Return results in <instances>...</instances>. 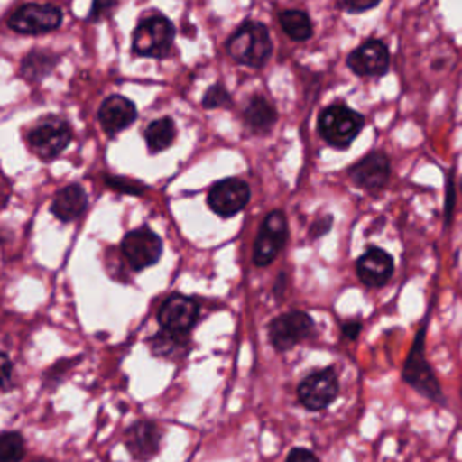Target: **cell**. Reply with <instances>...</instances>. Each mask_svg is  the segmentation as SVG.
<instances>
[{
  "mask_svg": "<svg viewBox=\"0 0 462 462\" xmlns=\"http://www.w3.org/2000/svg\"><path fill=\"white\" fill-rule=\"evenodd\" d=\"M226 51L240 65H265L273 52V43L267 27L260 22H244L227 40Z\"/></svg>",
  "mask_w": 462,
  "mask_h": 462,
  "instance_id": "obj_1",
  "label": "cell"
},
{
  "mask_svg": "<svg viewBox=\"0 0 462 462\" xmlns=\"http://www.w3.org/2000/svg\"><path fill=\"white\" fill-rule=\"evenodd\" d=\"M424 334H426V325L422 323V327L419 328V332L415 336V343L406 357V363L402 368V377L420 395L428 397L430 401H433L437 404H444V393L439 384V379H437L435 372L431 370L430 363L426 361Z\"/></svg>",
  "mask_w": 462,
  "mask_h": 462,
  "instance_id": "obj_2",
  "label": "cell"
},
{
  "mask_svg": "<svg viewBox=\"0 0 462 462\" xmlns=\"http://www.w3.org/2000/svg\"><path fill=\"white\" fill-rule=\"evenodd\" d=\"M365 119L346 105H330L318 117L321 137L334 148H348L363 130Z\"/></svg>",
  "mask_w": 462,
  "mask_h": 462,
  "instance_id": "obj_3",
  "label": "cell"
},
{
  "mask_svg": "<svg viewBox=\"0 0 462 462\" xmlns=\"http://www.w3.org/2000/svg\"><path fill=\"white\" fill-rule=\"evenodd\" d=\"M175 38L173 23L162 14H152L141 20L132 36L134 52L150 58H166Z\"/></svg>",
  "mask_w": 462,
  "mask_h": 462,
  "instance_id": "obj_4",
  "label": "cell"
},
{
  "mask_svg": "<svg viewBox=\"0 0 462 462\" xmlns=\"http://www.w3.org/2000/svg\"><path fill=\"white\" fill-rule=\"evenodd\" d=\"M72 139L70 126L60 117H45L29 130L27 144L43 161L58 157Z\"/></svg>",
  "mask_w": 462,
  "mask_h": 462,
  "instance_id": "obj_5",
  "label": "cell"
},
{
  "mask_svg": "<svg viewBox=\"0 0 462 462\" xmlns=\"http://www.w3.org/2000/svg\"><path fill=\"white\" fill-rule=\"evenodd\" d=\"M287 240V218L282 209H273L260 224L254 245L253 262L258 267L269 265L276 260Z\"/></svg>",
  "mask_w": 462,
  "mask_h": 462,
  "instance_id": "obj_6",
  "label": "cell"
},
{
  "mask_svg": "<svg viewBox=\"0 0 462 462\" xmlns=\"http://www.w3.org/2000/svg\"><path fill=\"white\" fill-rule=\"evenodd\" d=\"M312 330L314 321L303 310H289L285 314H280L267 327L271 345L278 352H285L294 345L301 343L312 334Z\"/></svg>",
  "mask_w": 462,
  "mask_h": 462,
  "instance_id": "obj_7",
  "label": "cell"
},
{
  "mask_svg": "<svg viewBox=\"0 0 462 462\" xmlns=\"http://www.w3.org/2000/svg\"><path fill=\"white\" fill-rule=\"evenodd\" d=\"M121 253L134 271H143L159 262L162 254V240L150 227H137L125 235Z\"/></svg>",
  "mask_w": 462,
  "mask_h": 462,
  "instance_id": "obj_8",
  "label": "cell"
},
{
  "mask_svg": "<svg viewBox=\"0 0 462 462\" xmlns=\"http://www.w3.org/2000/svg\"><path fill=\"white\" fill-rule=\"evenodd\" d=\"M7 23L22 34H42L60 27L61 11L51 4H27L11 14Z\"/></svg>",
  "mask_w": 462,
  "mask_h": 462,
  "instance_id": "obj_9",
  "label": "cell"
},
{
  "mask_svg": "<svg viewBox=\"0 0 462 462\" xmlns=\"http://www.w3.org/2000/svg\"><path fill=\"white\" fill-rule=\"evenodd\" d=\"M197 318L199 303L193 298L182 294L168 296L157 312V319L162 330L177 336H186L197 323Z\"/></svg>",
  "mask_w": 462,
  "mask_h": 462,
  "instance_id": "obj_10",
  "label": "cell"
},
{
  "mask_svg": "<svg viewBox=\"0 0 462 462\" xmlns=\"http://www.w3.org/2000/svg\"><path fill=\"white\" fill-rule=\"evenodd\" d=\"M339 392L337 375L332 368H325L307 375L298 386L300 402L312 411L327 408Z\"/></svg>",
  "mask_w": 462,
  "mask_h": 462,
  "instance_id": "obj_11",
  "label": "cell"
},
{
  "mask_svg": "<svg viewBox=\"0 0 462 462\" xmlns=\"http://www.w3.org/2000/svg\"><path fill=\"white\" fill-rule=\"evenodd\" d=\"M251 197L247 182L236 177L222 179L209 188L208 206L220 217H233L242 211Z\"/></svg>",
  "mask_w": 462,
  "mask_h": 462,
  "instance_id": "obj_12",
  "label": "cell"
},
{
  "mask_svg": "<svg viewBox=\"0 0 462 462\" xmlns=\"http://www.w3.org/2000/svg\"><path fill=\"white\" fill-rule=\"evenodd\" d=\"M346 65L357 76H383L390 67V51L384 42L372 38L348 54Z\"/></svg>",
  "mask_w": 462,
  "mask_h": 462,
  "instance_id": "obj_13",
  "label": "cell"
},
{
  "mask_svg": "<svg viewBox=\"0 0 462 462\" xmlns=\"http://www.w3.org/2000/svg\"><path fill=\"white\" fill-rule=\"evenodd\" d=\"M350 179L365 191L383 189L390 179V161L383 152H370L350 168Z\"/></svg>",
  "mask_w": 462,
  "mask_h": 462,
  "instance_id": "obj_14",
  "label": "cell"
},
{
  "mask_svg": "<svg viewBox=\"0 0 462 462\" xmlns=\"http://www.w3.org/2000/svg\"><path fill=\"white\" fill-rule=\"evenodd\" d=\"M161 437H162V431L157 424L150 420H139L128 428L125 444L135 460L144 462L153 458L159 453Z\"/></svg>",
  "mask_w": 462,
  "mask_h": 462,
  "instance_id": "obj_15",
  "label": "cell"
},
{
  "mask_svg": "<svg viewBox=\"0 0 462 462\" xmlns=\"http://www.w3.org/2000/svg\"><path fill=\"white\" fill-rule=\"evenodd\" d=\"M359 280L368 287L384 285L393 274V260L381 247H368L356 262Z\"/></svg>",
  "mask_w": 462,
  "mask_h": 462,
  "instance_id": "obj_16",
  "label": "cell"
},
{
  "mask_svg": "<svg viewBox=\"0 0 462 462\" xmlns=\"http://www.w3.org/2000/svg\"><path fill=\"white\" fill-rule=\"evenodd\" d=\"M135 117H137L135 105L128 97L119 96V94L108 96L101 103L99 112H97V119L108 135H114L117 132L125 130L126 126H130L135 121Z\"/></svg>",
  "mask_w": 462,
  "mask_h": 462,
  "instance_id": "obj_17",
  "label": "cell"
},
{
  "mask_svg": "<svg viewBox=\"0 0 462 462\" xmlns=\"http://www.w3.org/2000/svg\"><path fill=\"white\" fill-rule=\"evenodd\" d=\"M87 193L79 184H69L61 188L51 204V211L61 222L76 220L87 209Z\"/></svg>",
  "mask_w": 462,
  "mask_h": 462,
  "instance_id": "obj_18",
  "label": "cell"
},
{
  "mask_svg": "<svg viewBox=\"0 0 462 462\" xmlns=\"http://www.w3.org/2000/svg\"><path fill=\"white\" fill-rule=\"evenodd\" d=\"M276 108L263 96H254L244 110V121L254 134H267L276 123Z\"/></svg>",
  "mask_w": 462,
  "mask_h": 462,
  "instance_id": "obj_19",
  "label": "cell"
},
{
  "mask_svg": "<svg viewBox=\"0 0 462 462\" xmlns=\"http://www.w3.org/2000/svg\"><path fill=\"white\" fill-rule=\"evenodd\" d=\"M175 123L170 117H161L157 121H152L144 130V139L148 144V150L152 153L166 150L173 139H175Z\"/></svg>",
  "mask_w": 462,
  "mask_h": 462,
  "instance_id": "obj_20",
  "label": "cell"
},
{
  "mask_svg": "<svg viewBox=\"0 0 462 462\" xmlns=\"http://www.w3.org/2000/svg\"><path fill=\"white\" fill-rule=\"evenodd\" d=\"M280 25L294 42H305L312 36V22L309 14L300 9H285L280 13Z\"/></svg>",
  "mask_w": 462,
  "mask_h": 462,
  "instance_id": "obj_21",
  "label": "cell"
},
{
  "mask_svg": "<svg viewBox=\"0 0 462 462\" xmlns=\"http://www.w3.org/2000/svg\"><path fill=\"white\" fill-rule=\"evenodd\" d=\"M56 65V56L52 54H47V52H42V51H34V52H29L23 61H22V76L29 81H38L42 79L43 76H47L52 67Z\"/></svg>",
  "mask_w": 462,
  "mask_h": 462,
  "instance_id": "obj_22",
  "label": "cell"
},
{
  "mask_svg": "<svg viewBox=\"0 0 462 462\" xmlns=\"http://www.w3.org/2000/svg\"><path fill=\"white\" fill-rule=\"evenodd\" d=\"M152 350L155 356H162V357H173L177 354H184L186 350V336H177L171 334L168 330H161L159 334H155L150 341Z\"/></svg>",
  "mask_w": 462,
  "mask_h": 462,
  "instance_id": "obj_23",
  "label": "cell"
},
{
  "mask_svg": "<svg viewBox=\"0 0 462 462\" xmlns=\"http://www.w3.org/2000/svg\"><path fill=\"white\" fill-rule=\"evenodd\" d=\"M25 455V442L18 431L0 435V462H20Z\"/></svg>",
  "mask_w": 462,
  "mask_h": 462,
  "instance_id": "obj_24",
  "label": "cell"
},
{
  "mask_svg": "<svg viewBox=\"0 0 462 462\" xmlns=\"http://www.w3.org/2000/svg\"><path fill=\"white\" fill-rule=\"evenodd\" d=\"M202 105L204 108H218V106H229L231 105V96L226 90L224 85L215 83L213 87H209L202 97Z\"/></svg>",
  "mask_w": 462,
  "mask_h": 462,
  "instance_id": "obj_25",
  "label": "cell"
},
{
  "mask_svg": "<svg viewBox=\"0 0 462 462\" xmlns=\"http://www.w3.org/2000/svg\"><path fill=\"white\" fill-rule=\"evenodd\" d=\"M105 182L116 189V191H121V193H126V195H143L146 191V186L134 180V179H126V177H105Z\"/></svg>",
  "mask_w": 462,
  "mask_h": 462,
  "instance_id": "obj_26",
  "label": "cell"
},
{
  "mask_svg": "<svg viewBox=\"0 0 462 462\" xmlns=\"http://www.w3.org/2000/svg\"><path fill=\"white\" fill-rule=\"evenodd\" d=\"M116 4H117V0H94L88 18L92 22H96V20H101V18L108 16L112 13V9L116 7Z\"/></svg>",
  "mask_w": 462,
  "mask_h": 462,
  "instance_id": "obj_27",
  "label": "cell"
},
{
  "mask_svg": "<svg viewBox=\"0 0 462 462\" xmlns=\"http://www.w3.org/2000/svg\"><path fill=\"white\" fill-rule=\"evenodd\" d=\"M13 381V363L11 359L0 352V388H9Z\"/></svg>",
  "mask_w": 462,
  "mask_h": 462,
  "instance_id": "obj_28",
  "label": "cell"
},
{
  "mask_svg": "<svg viewBox=\"0 0 462 462\" xmlns=\"http://www.w3.org/2000/svg\"><path fill=\"white\" fill-rule=\"evenodd\" d=\"M381 0H341V5L350 13H363L375 7Z\"/></svg>",
  "mask_w": 462,
  "mask_h": 462,
  "instance_id": "obj_29",
  "label": "cell"
},
{
  "mask_svg": "<svg viewBox=\"0 0 462 462\" xmlns=\"http://www.w3.org/2000/svg\"><path fill=\"white\" fill-rule=\"evenodd\" d=\"M285 462H319V458L305 448H294L289 451Z\"/></svg>",
  "mask_w": 462,
  "mask_h": 462,
  "instance_id": "obj_30",
  "label": "cell"
},
{
  "mask_svg": "<svg viewBox=\"0 0 462 462\" xmlns=\"http://www.w3.org/2000/svg\"><path fill=\"white\" fill-rule=\"evenodd\" d=\"M359 332H361V321H357V319H356V321L350 319V321H345V323L341 325V334H343V337L348 339V341L357 339Z\"/></svg>",
  "mask_w": 462,
  "mask_h": 462,
  "instance_id": "obj_31",
  "label": "cell"
},
{
  "mask_svg": "<svg viewBox=\"0 0 462 462\" xmlns=\"http://www.w3.org/2000/svg\"><path fill=\"white\" fill-rule=\"evenodd\" d=\"M330 224H332V218H330V217L319 218V220H316V222L310 226L309 235H310L312 238H318V236H321L323 233H327V231L330 229Z\"/></svg>",
  "mask_w": 462,
  "mask_h": 462,
  "instance_id": "obj_32",
  "label": "cell"
},
{
  "mask_svg": "<svg viewBox=\"0 0 462 462\" xmlns=\"http://www.w3.org/2000/svg\"><path fill=\"white\" fill-rule=\"evenodd\" d=\"M34 462H49V460H34Z\"/></svg>",
  "mask_w": 462,
  "mask_h": 462,
  "instance_id": "obj_33",
  "label": "cell"
}]
</instances>
